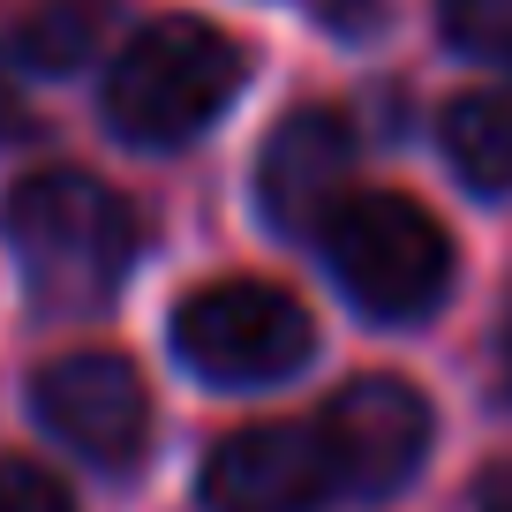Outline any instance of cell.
Segmentation results:
<instances>
[{"mask_svg":"<svg viewBox=\"0 0 512 512\" xmlns=\"http://www.w3.org/2000/svg\"><path fill=\"white\" fill-rule=\"evenodd\" d=\"M0 234L16 256L23 287L46 317H98L121 294V279L136 272V211L91 174H31L8 204H0Z\"/></svg>","mask_w":512,"mask_h":512,"instance_id":"obj_1","label":"cell"},{"mask_svg":"<svg viewBox=\"0 0 512 512\" xmlns=\"http://www.w3.org/2000/svg\"><path fill=\"white\" fill-rule=\"evenodd\" d=\"M249 83V53L196 16H159L128 38L106 68V128L136 151H181L196 144L211 121L241 98Z\"/></svg>","mask_w":512,"mask_h":512,"instance_id":"obj_2","label":"cell"},{"mask_svg":"<svg viewBox=\"0 0 512 512\" xmlns=\"http://www.w3.org/2000/svg\"><path fill=\"white\" fill-rule=\"evenodd\" d=\"M317 241H324V272L339 279V294L377 324L430 317L452 287V234L415 196H384V189L347 196Z\"/></svg>","mask_w":512,"mask_h":512,"instance_id":"obj_3","label":"cell"},{"mask_svg":"<svg viewBox=\"0 0 512 512\" xmlns=\"http://www.w3.org/2000/svg\"><path fill=\"white\" fill-rule=\"evenodd\" d=\"M174 354L219 392H256L317 354V324L272 279H219L174 309Z\"/></svg>","mask_w":512,"mask_h":512,"instance_id":"obj_4","label":"cell"},{"mask_svg":"<svg viewBox=\"0 0 512 512\" xmlns=\"http://www.w3.org/2000/svg\"><path fill=\"white\" fill-rule=\"evenodd\" d=\"M31 407L98 475H128L151 445V392H144V377H136V362H121V354H106V347L46 362L38 384H31Z\"/></svg>","mask_w":512,"mask_h":512,"instance_id":"obj_5","label":"cell"},{"mask_svg":"<svg viewBox=\"0 0 512 512\" xmlns=\"http://www.w3.org/2000/svg\"><path fill=\"white\" fill-rule=\"evenodd\" d=\"M324 430V452H332V475H339V497H377L407 490L415 467L430 460V400L400 377H354L339 384L317 415Z\"/></svg>","mask_w":512,"mask_h":512,"instance_id":"obj_6","label":"cell"},{"mask_svg":"<svg viewBox=\"0 0 512 512\" xmlns=\"http://www.w3.org/2000/svg\"><path fill=\"white\" fill-rule=\"evenodd\" d=\"M339 497L317 422H256L204 460V512H317Z\"/></svg>","mask_w":512,"mask_h":512,"instance_id":"obj_7","label":"cell"},{"mask_svg":"<svg viewBox=\"0 0 512 512\" xmlns=\"http://www.w3.org/2000/svg\"><path fill=\"white\" fill-rule=\"evenodd\" d=\"M347 174H354V128L324 106L287 113L256 159V204H264L272 234L317 241L347 204Z\"/></svg>","mask_w":512,"mask_h":512,"instance_id":"obj_8","label":"cell"},{"mask_svg":"<svg viewBox=\"0 0 512 512\" xmlns=\"http://www.w3.org/2000/svg\"><path fill=\"white\" fill-rule=\"evenodd\" d=\"M445 159L467 189L505 196L512 189V91H467L445 106Z\"/></svg>","mask_w":512,"mask_h":512,"instance_id":"obj_9","label":"cell"},{"mask_svg":"<svg viewBox=\"0 0 512 512\" xmlns=\"http://www.w3.org/2000/svg\"><path fill=\"white\" fill-rule=\"evenodd\" d=\"M98 31H106V0H38L31 16L8 31V46L31 68H76L98 46Z\"/></svg>","mask_w":512,"mask_h":512,"instance_id":"obj_10","label":"cell"},{"mask_svg":"<svg viewBox=\"0 0 512 512\" xmlns=\"http://www.w3.org/2000/svg\"><path fill=\"white\" fill-rule=\"evenodd\" d=\"M445 31L460 38L467 53L505 61V46H512V0H445Z\"/></svg>","mask_w":512,"mask_h":512,"instance_id":"obj_11","label":"cell"},{"mask_svg":"<svg viewBox=\"0 0 512 512\" xmlns=\"http://www.w3.org/2000/svg\"><path fill=\"white\" fill-rule=\"evenodd\" d=\"M0 512H76V497L31 460H0Z\"/></svg>","mask_w":512,"mask_h":512,"instance_id":"obj_12","label":"cell"},{"mask_svg":"<svg viewBox=\"0 0 512 512\" xmlns=\"http://www.w3.org/2000/svg\"><path fill=\"white\" fill-rule=\"evenodd\" d=\"M482 512H512V467L482 482Z\"/></svg>","mask_w":512,"mask_h":512,"instance_id":"obj_13","label":"cell"},{"mask_svg":"<svg viewBox=\"0 0 512 512\" xmlns=\"http://www.w3.org/2000/svg\"><path fill=\"white\" fill-rule=\"evenodd\" d=\"M505 369H512V339H505Z\"/></svg>","mask_w":512,"mask_h":512,"instance_id":"obj_14","label":"cell"}]
</instances>
